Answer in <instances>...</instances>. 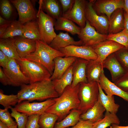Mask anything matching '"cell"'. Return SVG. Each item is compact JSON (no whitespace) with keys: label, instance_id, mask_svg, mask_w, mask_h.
I'll return each instance as SVG.
<instances>
[{"label":"cell","instance_id":"obj_6","mask_svg":"<svg viewBox=\"0 0 128 128\" xmlns=\"http://www.w3.org/2000/svg\"><path fill=\"white\" fill-rule=\"evenodd\" d=\"M37 14V20L41 37V41L49 45L57 34L54 31L55 21L42 10L39 4Z\"/></svg>","mask_w":128,"mask_h":128},{"label":"cell","instance_id":"obj_54","mask_svg":"<svg viewBox=\"0 0 128 128\" xmlns=\"http://www.w3.org/2000/svg\"></svg>","mask_w":128,"mask_h":128},{"label":"cell","instance_id":"obj_34","mask_svg":"<svg viewBox=\"0 0 128 128\" xmlns=\"http://www.w3.org/2000/svg\"><path fill=\"white\" fill-rule=\"evenodd\" d=\"M58 116L53 114L45 112L40 115L39 124L40 128H54Z\"/></svg>","mask_w":128,"mask_h":128},{"label":"cell","instance_id":"obj_9","mask_svg":"<svg viewBox=\"0 0 128 128\" xmlns=\"http://www.w3.org/2000/svg\"><path fill=\"white\" fill-rule=\"evenodd\" d=\"M55 102L54 98L39 102L30 103L28 101H24L18 103L14 108L17 111L24 113L28 116L36 114H41L45 112Z\"/></svg>","mask_w":128,"mask_h":128},{"label":"cell","instance_id":"obj_47","mask_svg":"<svg viewBox=\"0 0 128 128\" xmlns=\"http://www.w3.org/2000/svg\"><path fill=\"white\" fill-rule=\"evenodd\" d=\"M10 23L0 26V37L5 32Z\"/></svg>","mask_w":128,"mask_h":128},{"label":"cell","instance_id":"obj_8","mask_svg":"<svg viewBox=\"0 0 128 128\" xmlns=\"http://www.w3.org/2000/svg\"><path fill=\"white\" fill-rule=\"evenodd\" d=\"M2 69L8 78L9 85L18 87L29 84V79L23 73L15 59H10L6 67Z\"/></svg>","mask_w":128,"mask_h":128},{"label":"cell","instance_id":"obj_28","mask_svg":"<svg viewBox=\"0 0 128 128\" xmlns=\"http://www.w3.org/2000/svg\"><path fill=\"white\" fill-rule=\"evenodd\" d=\"M0 50L9 59L17 60L20 58L15 45L14 38H0Z\"/></svg>","mask_w":128,"mask_h":128},{"label":"cell","instance_id":"obj_38","mask_svg":"<svg viewBox=\"0 0 128 128\" xmlns=\"http://www.w3.org/2000/svg\"><path fill=\"white\" fill-rule=\"evenodd\" d=\"M114 53L123 68L126 72H128V49L124 47Z\"/></svg>","mask_w":128,"mask_h":128},{"label":"cell","instance_id":"obj_40","mask_svg":"<svg viewBox=\"0 0 128 128\" xmlns=\"http://www.w3.org/2000/svg\"><path fill=\"white\" fill-rule=\"evenodd\" d=\"M8 109V108L0 109V120L9 127L17 124L11 118Z\"/></svg>","mask_w":128,"mask_h":128},{"label":"cell","instance_id":"obj_50","mask_svg":"<svg viewBox=\"0 0 128 128\" xmlns=\"http://www.w3.org/2000/svg\"><path fill=\"white\" fill-rule=\"evenodd\" d=\"M123 9L124 11L128 14V0H124Z\"/></svg>","mask_w":128,"mask_h":128},{"label":"cell","instance_id":"obj_43","mask_svg":"<svg viewBox=\"0 0 128 128\" xmlns=\"http://www.w3.org/2000/svg\"><path fill=\"white\" fill-rule=\"evenodd\" d=\"M58 1L61 5L63 15L71 9L75 0H59Z\"/></svg>","mask_w":128,"mask_h":128},{"label":"cell","instance_id":"obj_45","mask_svg":"<svg viewBox=\"0 0 128 128\" xmlns=\"http://www.w3.org/2000/svg\"><path fill=\"white\" fill-rule=\"evenodd\" d=\"M10 59L0 50V65L3 68L6 67Z\"/></svg>","mask_w":128,"mask_h":128},{"label":"cell","instance_id":"obj_32","mask_svg":"<svg viewBox=\"0 0 128 128\" xmlns=\"http://www.w3.org/2000/svg\"><path fill=\"white\" fill-rule=\"evenodd\" d=\"M23 24L18 20L12 21L5 33L0 37V38H12L17 37H22Z\"/></svg>","mask_w":128,"mask_h":128},{"label":"cell","instance_id":"obj_24","mask_svg":"<svg viewBox=\"0 0 128 128\" xmlns=\"http://www.w3.org/2000/svg\"><path fill=\"white\" fill-rule=\"evenodd\" d=\"M102 63L96 60L88 61L86 69V74L88 82H99L101 73L104 72Z\"/></svg>","mask_w":128,"mask_h":128},{"label":"cell","instance_id":"obj_27","mask_svg":"<svg viewBox=\"0 0 128 128\" xmlns=\"http://www.w3.org/2000/svg\"><path fill=\"white\" fill-rule=\"evenodd\" d=\"M73 79V66H70L60 78L52 81L54 88L59 96L66 87L71 85Z\"/></svg>","mask_w":128,"mask_h":128},{"label":"cell","instance_id":"obj_7","mask_svg":"<svg viewBox=\"0 0 128 128\" xmlns=\"http://www.w3.org/2000/svg\"><path fill=\"white\" fill-rule=\"evenodd\" d=\"M93 0H89L86 4L85 17L86 20L99 33L108 34L109 19L105 15L98 14L93 6Z\"/></svg>","mask_w":128,"mask_h":128},{"label":"cell","instance_id":"obj_46","mask_svg":"<svg viewBox=\"0 0 128 128\" xmlns=\"http://www.w3.org/2000/svg\"><path fill=\"white\" fill-rule=\"evenodd\" d=\"M0 82L4 85H9L8 78L1 67H0Z\"/></svg>","mask_w":128,"mask_h":128},{"label":"cell","instance_id":"obj_1","mask_svg":"<svg viewBox=\"0 0 128 128\" xmlns=\"http://www.w3.org/2000/svg\"><path fill=\"white\" fill-rule=\"evenodd\" d=\"M17 94L18 103L24 101H45L59 96L50 79L23 85Z\"/></svg>","mask_w":128,"mask_h":128},{"label":"cell","instance_id":"obj_23","mask_svg":"<svg viewBox=\"0 0 128 128\" xmlns=\"http://www.w3.org/2000/svg\"><path fill=\"white\" fill-rule=\"evenodd\" d=\"M44 12L55 19L63 16L62 10L58 0H40L39 2Z\"/></svg>","mask_w":128,"mask_h":128},{"label":"cell","instance_id":"obj_30","mask_svg":"<svg viewBox=\"0 0 128 128\" xmlns=\"http://www.w3.org/2000/svg\"><path fill=\"white\" fill-rule=\"evenodd\" d=\"M82 114V112L78 109L72 110L63 119L56 123L54 128H67L74 126L80 120Z\"/></svg>","mask_w":128,"mask_h":128},{"label":"cell","instance_id":"obj_51","mask_svg":"<svg viewBox=\"0 0 128 128\" xmlns=\"http://www.w3.org/2000/svg\"><path fill=\"white\" fill-rule=\"evenodd\" d=\"M110 128H128V125L125 126H121L113 124L110 126Z\"/></svg>","mask_w":128,"mask_h":128},{"label":"cell","instance_id":"obj_44","mask_svg":"<svg viewBox=\"0 0 128 128\" xmlns=\"http://www.w3.org/2000/svg\"><path fill=\"white\" fill-rule=\"evenodd\" d=\"M93 123L89 120H86L80 119L78 122L74 126L67 128H93Z\"/></svg>","mask_w":128,"mask_h":128},{"label":"cell","instance_id":"obj_2","mask_svg":"<svg viewBox=\"0 0 128 128\" xmlns=\"http://www.w3.org/2000/svg\"><path fill=\"white\" fill-rule=\"evenodd\" d=\"M79 86V83L74 87L71 85L66 87L60 96L54 98L55 103L45 112L57 115L58 122L64 118L72 110L77 109L80 103L78 95Z\"/></svg>","mask_w":128,"mask_h":128},{"label":"cell","instance_id":"obj_25","mask_svg":"<svg viewBox=\"0 0 128 128\" xmlns=\"http://www.w3.org/2000/svg\"><path fill=\"white\" fill-rule=\"evenodd\" d=\"M105 111L98 99L92 108L81 114L80 119L84 120L90 121L94 123L103 118L104 113Z\"/></svg>","mask_w":128,"mask_h":128},{"label":"cell","instance_id":"obj_16","mask_svg":"<svg viewBox=\"0 0 128 128\" xmlns=\"http://www.w3.org/2000/svg\"><path fill=\"white\" fill-rule=\"evenodd\" d=\"M77 58L73 57H59L54 60V70L50 79L52 81L60 78L72 65Z\"/></svg>","mask_w":128,"mask_h":128},{"label":"cell","instance_id":"obj_52","mask_svg":"<svg viewBox=\"0 0 128 128\" xmlns=\"http://www.w3.org/2000/svg\"><path fill=\"white\" fill-rule=\"evenodd\" d=\"M0 128H8V127L5 124L0 121Z\"/></svg>","mask_w":128,"mask_h":128},{"label":"cell","instance_id":"obj_18","mask_svg":"<svg viewBox=\"0 0 128 128\" xmlns=\"http://www.w3.org/2000/svg\"><path fill=\"white\" fill-rule=\"evenodd\" d=\"M102 64L103 68L107 69L110 72L112 81L114 82L126 72L117 59L114 53L108 56Z\"/></svg>","mask_w":128,"mask_h":128},{"label":"cell","instance_id":"obj_39","mask_svg":"<svg viewBox=\"0 0 128 128\" xmlns=\"http://www.w3.org/2000/svg\"><path fill=\"white\" fill-rule=\"evenodd\" d=\"M10 0H0V11L2 15L7 20L9 19L12 15L13 8Z\"/></svg>","mask_w":128,"mask_h":128},{"label":"cell","instance_id":"obj_37","mask_svg":"<svg viewBox=\"0 0 128 128\" xmlns=\"http://www.w3.org/2000/svg\"><path fill=\"white\" fill-rule=\"evenodd\" d=\"M9 109L11 111V115L15 119L18 128H26L28 116L24 113L17 111L11 106L9 107Z\"/></svg>","mask_w":128,"mask_h":128},{"label":"cell","instance_id":"obj_49","mask_svg":"<svg viewBox=\"0 0 128 128\" xmlns=\"http://www.w3.org/2000/svg\"><path fill=\"white\" fill-rule=\"evenodd\" d=\"M12 21L6 19L0 16V26L11 23Z\"/></svg>","mask_w":128,"mask_h":128},{"label":"cell","instance_id":"obj_19","mask_svg":"<svg viewBox=\"0 0 128 128\" xmlns=\"http://www.w3.org/2000/svg\"><path fill=\"white\" fill-rule=\"evenodd\" d=\"M14 43L20 58H25L36 49V40L20 37H14Z\"/></svg>","mask_w":128,"mask_h":128},{"label":"cell","instance_id":"obj_22","mask_svg":"<svg viewBox=\"0 0 128 128\" xmlns=\"http://www.w3.org/2000/svg\"><path fill=\"white\" fill-rule=\"evenodd\" d=\"M124 11L118 9L114 11L109 19L108 34L119 32L124 29Z\"/></svg>","mask_w":128,"mask_h":128},{"label":"cell","instance_id":"obj_41","mask_svg":"<svg viewBox=\"0 0 128 128\" xmlns=\"http://www.w3.org/2000/svg\"><path fill=\"white\" fill-rule=\"evenodd\" d=\"M114 83L122 90L128 93V72Z\"/></svg>","mask_w":128,"mask_h":128},{"label":"cell","instance_id":"obj_53","mask_svg":"<svg viewBox=\"0 0 128 128\" xmlns=\"http://www.w3.org/2000/svg\"><path fill=\"white\" fill-rule=\"evenodd\" d=\"M18 127L17 125L16 124L13 126H12L9 127H8V128H17Z\"/></svg>","mask_w":128,"mask_h":128},{"label":"cell","instance_id":"obj_48","mask_svg":"<svg viewBox=\"0 0 128 128\" xmlns=\"http://www.w3.org/2000/svg\"><path fill=\"white\" fill-rule=\"evenodd\" d=\"M124 29L128 31V14L124 11Z\"/></svg>","mask_w":128,"mask_h":128},{"label":"cell","instance_id":"obj_4","mask_svg":"<svg viewBox=\"0 0 128 128\" xmlns=\"http://www.w3.org/2000/svg\"><path fill=\"white\" fill-rule=\"evenodd\" d=\"M78 97L80 103L77 108L82 114L92 108L98 101L99 95L98 82H95L79 83Z\"/></svg>","mask_w":128,"mask_h":128},{"label":"cell","instance_id":"obj_42","mask_svg":"<svg viewBox=\"0 0 128 128\" xmlns=\"http://www.w3.org/2000/svg\"><path fill=\"white\" fill-rule=\"evenodd\" d=\"M40 115L36 114L28 116L26 128H40L39 124Z\"/></svg>","mask_w":128,"mask_h":128},{"label":"cell","instance_id":"obj_10","mask_svg":"<svg viewBox=\"0 0 128 128\" xmlns=\"http://www.w3.org/2000/svg\"><path fill=\"white\" fill-rule=\"evenodd\" d=\"M18 12V21L24 24L29 21L37 20V14L33 5L30 0H11Z\"/></svg>","mask_w":128,"mask_h":128},{"label":"cell","instance_id":"obj_5","mask_svg":"<svg viewBox=\"0 0 128 128\" xmlns=\"http://www.w3.org/2000/svg\"><path fill=\"white\" fill-rule=\"evenodd\" d=\"M16 61L23 73L29 79V84L50 79L51 73L40 64L25 58H20Z\"/></svg>","mask_w":128,"mask_h":128},{"label":"cell","instance_id":"obj_11","mask_svg":"<svg viewBox=\"0 0 128 128\" xmlns=\"http://www.w3.org/2000/svg\"><path fill=\"white\" fill-rule=\"evenodd\" d=\"M65 57H73L88 60H96L98 56L91 46L70 45L60 49Z\"/></svg>","mask_w":128,"mask_h":128},{"label":"cell","instance_id":"obj_20","mask_svg":"<svg viewBox=\"0 0 128 128\" xmlns=\"http://www.w3.org/2000/svg\"><path fill=\"white\" fill-rule=\"evenodd\" d=\"M98 83L107 95L110 96L116 95L128 102V93L122 90L110 81L105 75L104 72L101 74Z\"/></svg>","mask_w":128,"mask_h":128},{"label":"cell","instance_id":"obj_33","mask_svg":"<svg viewBox=\"0 0 128 128\" xmlns=\"http://www.w3.org/2000/svg\"><path fill=\"white\" fill-rule=\"evenodd\" d=\"M120 121L116 114L106 112L102 119L93 123V128H106L113 124L119 125Z\"/></svg>","mask_w":128,"mask_h":128},{"label":"cell","instance_id":"obj_12","mask_svg":"<svg viewBox=\"0 0 128 128\" xmlns=\"http://www.w3.org/2000/svg\"><path fill=\"white\" fill-rule=\"evenodd\" d=\"M107 35L97 32L86 20L85 26L81 28L78 38L82 42V45L91 46L106 40Z\"/></svg>","mask_w":128,"mask_h":128},{"label":"cell","instance_id":"obj_36","mask_svg":"<svg viewBox=\"0 0 128 128\" xmlns=\"http://www.w3.org/2000/svg\"><path fill=\"white\" fill-rule=\"evenodd\" d=\"M18 102L17 94L8 95L4 94L3 91L0 90V104L5 108H8L11 106H15Z\"/></svg>","mask_w":128,"mask_h":128},{"label":"cell","instance_id":"obj_14","mask_svg":"<svg viewBox=\"0 0 128 128\" xmlns=\"http://www.w3.org/2000/svg\"><path fill=\"white\" fill-rule=\"evenodd\" d=\"M91 46L97 55L96 60L102 64L110 55L125 47L115 41L107 40Z\"/></svg>","mask_w":128,"mask_h":128},{"label":"cell","instance_id":"obj_15","mask_svg":"<svg viewBox=\"0 0 128 128\" xmlns=\"http://www.w3.org/2000/svg\"><path fill=\"white\" fill-rule=\"evenodd\" d=\"M124 3V0H93V6L98 14L105 15L109 19L116 10L123 8Z\"/></svg>","mask_w":128,"mask_h":128},{"label":"cell","instance_id":"obj_3","mask_svg":"<svg viewBox=\"0 0 128 128\" xmlns=\"http://www.w3.org/2000/svg\"><path fill=\"white\" fill-rule=\"evenodd\" d=\"M35 51L25 58L40 64L44 66L52 75L54 68V60L56 58L65 56L60 51L55 50L49 45L40 40H36Z\"/></svg>","mask_w":128,"mask_h":128},{"label":"cell","instance_id":"obj_26","mask_svg":"<svg viewBox=\"0 0 128 128\" xmlns=\"http://www.w3.org/2000/svg\"><path fill=\"white\" fill-rule=\"evenodd\" d=\"M54 27L56 30L65 31L73 35H79L81 29L72 21L63 16L56 19Z\"/></svg>","mask_w":128,"mask_h":128},{"label":"cell","instance_id":"obj_21","mask_svg":"<svg viewBox=\"0 0 128 128\" xmlns=\"http://www.w3.org/2000/svg\"><path fill=\"white\" fill-rule=\"evenodd\" d=\"M82 45V42L81 40L75 41L68 32H61L57 35L49 45L53 48L59 50L70 45L80 46Z\"/></svg>","mask_w":128,"mask_h":128},{"label":"cell","instance_id":"obj_31","mask_svg":"<svg viewBox=\"0 0 128 128\" xmlns=\"http://www.w3.org/2000/svg\"><path fill=\"white\" fill-rule=\"evenodd\" d=\"M23 37L34 40H41L38 23L33 20L23 24Z\"/></svg>","mask_w":128,"mask_h":128},{"label":"cell","instance_id":"obj_29","mask_svg":"<svg viewBox=\"0 0 128 128\" xmlns=\"http://www.w3.org/2000/svg\"><path fill=\"white\" fill-rule=\"evenodd\" d=\"M99 89L98 99L105 109L106 112L116 114L120 105L115 103L114 96L106 95L98 82Z\"/></svg>","mask_w":128,"mask_h":128},{"label":"cell","instance_id":"obj_35","mask_svg":"<svg viewBox=\"0 0 128 128\" xmlns=\"http://www.w3.org/2000/svg\"><path fill=\"white\" fill-rule=\"evenodd\" d=\"M106 40L115 41L128 48V31L125 29L116 33L108 34Z\"/></svg>","mask_w":128,"mask_h":128},{"label":"cell","instance_id":"obj_17","mask_svg":"<svg viewBox=\"0 0 128 128\" xmlns=\"http://www.w3.org/2000/svg\"><path fill=\"white\" fill-rule=\"evenodd\" d=\"M88 60L77 58L73 64V79L72 84L74 87L82 82H88L86 74V69Z\"/></svg>","mask_w":128,"mask_h":128},{"label":"cell","instance_id":"obj_13","mask_svg":"<svg viewBox=\"0 0 128 128\" xmlns=\"http://www.w3.org/2000/svg\"><path fill=\"white\" fill-rule=\"evenodd\" d=\"M87 1L85 0H75L71 9L63 16L75 23L81 28H84L86 23L85 9Z\"/></svg>","mask_w":128,"mask_h":128}]
</instances>
